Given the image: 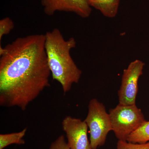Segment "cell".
I'll return each instance as SVG.
<instances>
[{
	"instance_id": "cell-1",
	"label": "cell",
	"mask_w": 149,
	"mask_h": 149,
	"mask_svg": "<svg viewBox=\"0 0 149 149\" xmlns=\"http://www.w3.org/2000/svg\"><path fill=\"white\" fill-rule=\"evenodd\" d=\"M45 34L19 37L0 46V106L25 110L50 86Z\"/></svg>"
},
{
	"instance_id": "cell-2",
	"label": "cell",
	"mask_w": 149,
	"mask_h": 149,
	"mask_svg": "<svg viewBox=\"0 0 149 149\" xmlns=\"http://www.w3.org/2000/svg\"><path fill=\"white\" fill-rule=\"evenodd\" d=\"M45 35V49L51 75L66 93L73 84L78 83L82 74L70 54L76 47V40L73 37L65 40L58 28L48 31Z\"/></svg>"
},
{
	"instance_id": "cell-3",
	"label": "cell",
	"mask_w": 149,
	"mask_h": 149,
	"mask_svg": "<svg viewBox=\"0 0 149 149\" xmlns=\"http://www.w3.org/2000/svg\"><path fill=\"white\" fill-rule=\"evenodd\" d=\"M112 131L118 141H127L128 136L146 121L141 109L136 104L124 105L118 104L110 109Z\"/></svg>"
},
{
	"instance_id": "cell-4",
	"label": "cell",
	"mask_w": 149,
	"mask_h": 149,
	"mask_svg": "<svg viewBox=\"0 0 149 149\" xmlns=\"http://www.w3.org/2000/svg\"><path fill=\"white\" fill-rule=\"evenodd\" d=\"M88 109L84 120L90 129L92 149H97L105 144L108 134L112 131L110 118L103 104L95 98L90 100Z\"/></svg>"
},
{
	"instance_id": "cell-5",
	"label": "cell",
	"mask_w": 149,
	"mask_h": 149,
	"mask_svg": "<svg viewBox=\"0 0 149 149\" xmlns=\"http://www.w3.org/2000/svg\"><path fill=\"white\" fill-rule=\"evenodd\" d=\"M145 63L139 59L130 63L123 70L121 85L118 92V102L120 104H136L139 91V78L143 73Z\"/></svg>"
},
{
	"instance_id": "cell-6",
	"label": "cell",
	"mask_w": 149,
	"mask_h": 149,
	"mask_svg": "<svg viewBox=\"0 0 149 149\" xmlns=\"http://www.w3.org/2000/svg\"><path fill=\"white\" fill-rule=\"evenodd\" d=\"M62 125L70 149H92L88 137V126L84 120L67 116Z\"/></svg>"
},
{
	"instance_id": "cell-7",
	"label": "cell",
	"mask_w": 149,
	"mask_h": 149,
	"mask_svg": "<svg viewBox=\"0 0 149 149\" xmlns=\"http://www.w3.org/2000/svg\"><path fill=\"white\" fill-rule=\"evenodd\" d=\"M41 3L44 13L48 16L57 12H65L87 18L92 13V7L87 0H41Z\"/></svg>"
},
{
	"instance_id": "cell-8",
	"label": "cell",
	"mask_w": 149,
	"mask_h": 149,
	"mask_svg": "<svg viewBox=\"0 0 149 149\" xmlns=\"http://www.w3.org/2000/svg\"><path fill=\"white\" fill-rule=\"evenodd\" d=\"M91 7L99 10L106 17L114 18L117 15L120 0H87Z\"/></svg>"
},
{
	"instance_id": "cell-9",
	"label": "cell",
	"mask_w": 149,
	"mask_h": 149,
	"mask_svg": "<svg viewBox=\"0 0 149 149\" xmlns=\"http://www.w3.org/2000/svg\"><path fill=\"white\" fill-rule=\"evenodd\" d=\"M27 128H24L20 132L2 134L0 135V149H3L11 144L23 145L25 143L23 138L27 132Z\"/></svg>"
},
{
	"instance_id": "cell-10",
	"label": "cell",
	"mask_w": 149,
	"mask_h": 149,
	"mask_svg": "<svg viewBox=\"0 0 149 149\" xmlns=\"http://www.w3.org/2000/svg\"><path fill=\"white\" fill-rule=\"evenodd\" d=\"M127 141L133 143H144L149 142V120H146L137 130L131 133Z\"/></svg>"
},
{
	"instance_id": "cell-11",
	"label": "cell",
	"mask_w": 149,
	"mask_h": 149,
	"mask_svg": "<svg viewBox=\"0 0 149 149\" xmlns=\"http://www.w3.org/2000/svg\"><path fill=\"white\" fill-rule=\"evenodd\" d=\"M12 19L9 17H6L0 20V41L5 35H8L14 28Z\"/></svg>"
},
{
	"instance_id": "cell-12",
	"label": "cell",
	"mask_w": 149,
	"mask_h": 149,
	"mask_svg": "<svg viewBox=\"0 0 149 149\" xmlns=\"http://www.w3.org/2000/svg\"><path fill=\"white\" fill-rule=\"evenodd\" d=\"M117 149H149V142L144 143H133L127 141H118Z\"/></svg>"
},
{
	"instance_id": "cell-13",
	"label": "cell",
	"mask_w": 149,
	"mask_h": 149,
	"mask_svg": "<svg viewBox=\"0 0 149 149\" xmlns=\"http://www.w3.org/2000/svg\"><path fill=\"white\" fill-rule=\"evenodd\" d=\"M49 149H70L63 135L59 136L51 144Z\"/></svg>"
}]
</instances>
